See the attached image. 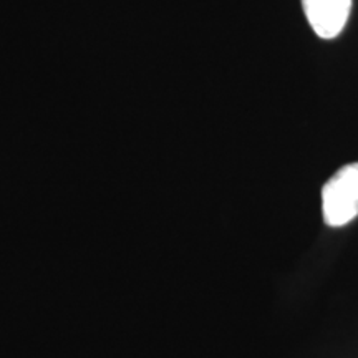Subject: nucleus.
Instances as JSON below:
<instances>
[{
	"mask_svg": "<svg viewBox=\"0 0 358 358\" xmlns=\"http://www.w3.org/2000/svg\"><path fill=\"white\" fill-rule=\"evenodd\" d=\"M303 12L320 38H335L345 27L352 0H302Z\"/></svg>",
	"mask_w": 358,
	"mask_h": 358,
	"instance_id": "f03ea898",
	"label": "nucleus"
},
{
	"mask_svg": "<svg viewBox=\"0 0 358 358\" xmlns=\"http://www.w3.org/2000/svg\"><path fill=\"white\" fill-rule=\"evenodd\" d=\"M327 226L342 227L358 216V163L340 168L322 189Z\"/></svg>",
	"mask_w": 358,
	"mask_h": 358,
	"instance_id": "f257e3e1",
	"label": "nucleus"
}]
</instances>
